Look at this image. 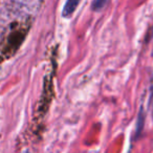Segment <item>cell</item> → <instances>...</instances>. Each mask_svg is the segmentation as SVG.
<instances>
[{
	"mask_svg": "<svg viewBox=\"0 0 153 153\" xmlns=\"http://www.w3.org/2000/svg\"><path fill=\"white\" fill-rule=\"evenodd\" d=\"M80 1H81V0H67L65 5H64V7H63L64 17H68V16L71 15V14L76 11V7H78Z\"/></svg>",
	"mask_w": 153,
	"mask_h": 153,
	"instance_id": "1",
	"label": "cell"
},
{
	"mask_svg": "<svg viewBox=\"0 0 153 153\" xmlns=\"http://www.w3.org/2000/svg\"><path fill=\"white\" fill-rule=\"evenodd\" d=\"M105 3H106V0H94V3H92V9L94 11L101 10L105 5Z\"/></svg>",
	"mask_w": 153,
	"mask_h": 153,
	"instance_id": "2",
	"label": "cell"
}]
</instances>
